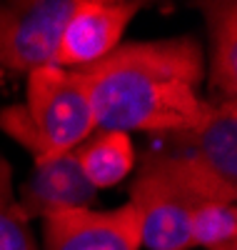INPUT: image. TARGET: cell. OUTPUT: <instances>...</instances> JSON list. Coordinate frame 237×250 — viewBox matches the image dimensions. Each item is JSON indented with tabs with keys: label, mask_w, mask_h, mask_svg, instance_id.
Here are the masks:
<instances>
[{
	"label": "cell",
	"mask_w": 237,
	"mask_h": 250,
	"mask_svg": "<svg viewBox=\"0 0 237 250\" xmlns=\"http://www.w3.org/2000/svg\"><path fill=\"white\" fill-rule=\"evenodd\" d=\"M192 248L237 250V208L235 203H200L190 220Z\"/></svg>",
	"instance_id": "cell-11"
},
{
	"label": "cell",
	"mask_w": 237,
	"mask_h": 250,
	"mask_svg": "<svg viewBox=\"0 0 237 250\" xmlns=\"http://www.w3.org/2000/svg\"><path fill=\"white\" fill-rule=\"evenodd\" d=\"M95 188L85 180L75 150L42 165H35L33 175L20 188V210L25 220L48 218L55 213L85 210L95 200Z\"/></svg>",
	"instance_id": "cell-8"
},
{
	"label": "cell",
	"mask_w": 237,
	"mask_h": 250,
	"mask_svg": "<svg viewBox=\"0 0 237 250\" xmlns=\"http://www.w3.org/2000/svg\"><path fill=\"white\" fill-rule=\"evenodd\" d=\"M167 148L187 155L192 163L237 190V108L230 100H210L205 115L192 128L165 135Z\"/></svg>",
	"instance_id": "cell-7"
},
{
	"label": "cell",
	"mask_w": 237,
	"mask_h": 250,
	"mask_svg": "<svg viewBox=\"0 0 237 250\" xmlns=\"http://www.w3.org/2000/svg\"><path fill=\"white\" fill-rule=\"evenodd\" d=\"M0 250H38L13 193L10 163L0 158Z\"/></svg>",
	"instance_id": "cell-12"
},
{
	"label": "cell",
	"mask_w": 237,
	"mask_h": 250,
	"mask_svg": "<svg viewBox=\"0 0 237 250\" xmlns=\"http://www.w3.org/2000/svg\"><path fill=\"white\" fill-rule=\"evenodd\" d=\"M140 10L130 0H75V8L62 28L55 65L65 70H85L107 58Z\"/></svg>",
	"instance_id": "cell-5"
},
{
	"label": "cell",
	"mask_w": 237,
	"mask_h": 250,
	"mask_svg": "<svg viewBox=\"0 0 237 250\" xmlns=\"http://www.w3.org/2000/svg\"><path fill=\"white\" fill-rule=\"evenodd\" d=\"M80 73L98 130L175 135L192 128L210 103L200 95L205 55L190 35L118 45Z\"/></svg>",
	"instance_id": "cell-1"
},
{
	"label": "cell",
	"mask_w": 237,
	"mask_h": 250,
	"mask_svg": "<svg viewBox=\"0 0 237 250\" xmlns=\"http://www.w3.org/2000/svg\"><path fill=\"white\" fill-rule=\"evenodd\" d=\"M75 0H25L0 5V70L33 73L55 65L62 28Z\"/></svg>",
	"instance_id": "cell-4"
},
{
	"label": "cell",
	"mask_w": 237,
	"mask_h": 250,
	"mask_svg": "<svg viewBox=\"0 0 237 250\" xmlns=\"http://www.w3.org/2000/svg\"><path fill=\"white\" fill-rule=\"evenodd\" d=\"M210 28V88L212 100H230L237 95V5L205 3Z\"/></svg>",
	"instance_id": "cell-9"
},
{
	"label": "cell",
	"mask_w": 237,
	"mask_h": 250,
	"mask_svg": "<svg viewBox=\"0 0 237 250\" xmlns=\"http://www.w3.org/2000/svg\"><path fill=\"white\" fill-rule=\"evenodd\" d=\"M78 165L95 190L120 185L135 168V150L127 133L95 130L82 145L75 148Z\"/></svg>",
	"instance_id": "cell-10"
},
{
	"label": "cell",
	"mask_w": 237,
	"mask_h": 250,
	"mask_svg": "<svg viewBox=\"0 0 237 250\" xmlns=\"http://www.w3.org/2000/svg\"><path fill=\"white\" fill-rule=\"evenodd\" d=\"M0 130L28 148L35 165L73 153L98 130L82 73L58 65L28 73V103L0 110Z\"/></svg>",
	"instance_id": "cell-2"
},
{
	"label": "cell",
	"mask_w": 237,
	"mask_h": 250,
	"mask_svg": "<svg viewBox=\"0 0 237 250\" xmlns=\"http://www.w3.org/2000/svg\"><path fill=\"white\" fill-rule=\"evenodd\" d=\"M130 205L140 223V240L150 250H190V220L200 205L150 150L130 183Z\"/></svg>",
	"instance_id": "cell-3"
},
{
	"label": "cell",
	"mask_w": 237,
	"mask_h": 250,
	"mask_svg": "<svg viewBox=\"0 0 237 250\" xmlns=\"http://www.w3.org/2000/svg\"><path fill=\"white\" fill-rule=\"evenodd\" d=\"M45 250H140V223L130 203L113 210H68L42 218Z\"/></svg>",
	"instance_id": "cell-6"
}]
</instances>
